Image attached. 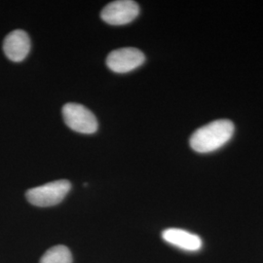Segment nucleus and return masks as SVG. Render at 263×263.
<instances>
[{"label": "nucleus", "instance_id": "f257e3e1", "mask_svg": "<svg viewBox=\"0 0 263 263\" xmlns=\"http://www.w3.org/2000/svg\"><path fill=\"white\" fill-rule=\"evenodd\" d=\"M234 125L230 120L220 119L199 128L190 138V146L200 153L213 152L230 141Z\"/></svg>", "mask_w": 263, "mask_h": 263}, {"label": "nucleus", "instance_id": "f03ea898", "mask_svg": "<svg viewBox=\"0 0 263 263\" xmlns=\"http://www.w3.org/2000/svg\"><path fill=\"white\" fill-rule=\"evenodd\" d=\"M70 188L71 184L68 180H56L29 189L26 196L28 202L36 207H52L64 200Z\"/></svg>", "mask_w": 263, "mask_h": 263}, {"label": "nucleus", "instance_id": "7ed1b4c3", "mask_svg": "<svg viewBox=\"0 0 263 263\" xmlns=\"http://www.w3.org/2000/svg\"><path fill=\"white\" fill-rule=\"evenodd\" d=\"M63 116L66 125L77 133L94 134L98 130L96 116L81 104H66L63 107Z\"/></svg>", "mask_w": 263, "mask_h": 263}, {"label": "nucleus", "instance_id": "20e7f679", "mask_svg": "<svg viewBox=\"0 0 263 263\" xmlns=\"http://www.w3.org/2000/svg\"><path fill=\"white\" fill-rule=\"evenodd\" d=\"M140 7L132 0L113 1L104 7L101 17L111 26H123L133 22L139 16Z\"/></svg>", "mask_w": 263, "mask_h": 263}, {"label": "nucleus", "instance_id": "39448f33", "mask_svg": "<svg viewBox=\"0 0 263 263\" xmlns=\"http://www.w3.org/2000/svg\"><path fill=\"white\" fill-rule=\"evenodd\" d=\"M145 61L143 53L136 48H122L112 51L106 59V65L116 73H126L141 66Z\"/></svg>", "mask_w": 263, "mask_h": 263}, {"label": "nucleus", "instance_id": "423d86ee", "mask_svg": "<svg viewBox=\"0 0 263 263\" xmlns=\"http://www.w3.org/2000/svg\"><path fill=\"white\" fill-rule=\"evenodd\" d=\"M3 50L12 62H22L28 56L30 50V40L28 33L22 29H16L4 39Z\"/></svg>", "mask_w": 263, "mask_h": 263}, {"label": "nucleus", "instance_id": "0eeeda50", "mask_svg": "<svg viewBox=\"0 0 263 263\" xmlns=\"http://www.w3.org/2000/svg\"><path fill=\"white\" fill-rule=\"evenodd\" d=\"M162 238L167 243L187 252H198L203 245L202 239L199 236L179 228L164 230Z\"/></svg>", "mask_w": 263, "mask_h": 263}, {"label": "nucleus", "instance_id": "6e6552de", "mask_svg": "<svg viewBox=\"0 0 263 263\" xmlns=\"http://www.w3.org/2000/svg\"><path fill=\"white\" fill-rule=\"evenodd\" d=\"M40 263H72V255L67 247L59 245L49 249L41 257Z\"/></svg>", "mask_w": 263, "mask_h": 263}]
</instances>
